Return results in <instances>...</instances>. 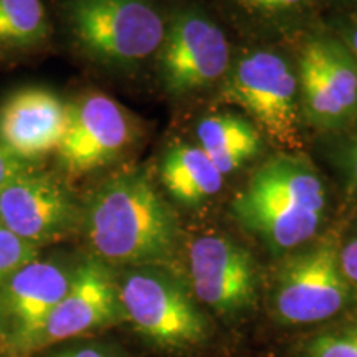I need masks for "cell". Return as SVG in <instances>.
<instances>
[{
    "instance_id": "cell-10",
    "label": "cell",
    "mask_w": 357,
    "mask_h": 357,
    "mask_svg": "<svg viewBox=\"0 0 357 357\" xmlns=\"http://www.w3.org/2000/svg\"><path fill=\"white\" fill-rule=\"evenodd\" d=\"M82 212L68 185L37 166L0 192V223L38 248L68 236L82 223Z\"/></svg>"
},
{
    "instance_id": "cell-13",
    "label": "cell",
    "mask_w": 357,
    "mask_h": 357,
    "mask_svg": "<svg viewBox=\"0 0 357 357\" xmlns=\"http://www.w3.org/2000/svg\"><path fill=\"white\" fill-rule=\"evenodd\" d=\"M70 119V105L45 88H24L0 106V141L17 158L37 166L56 153Z\"/></svg>"
},
{
    "instance_id": "cell-12",
    "label": "cell",
    "mask_w": 357,
    "mask_h": 357,
    "mask_svg": "<svg viewBox=\"0 0 357 357\" xmlns=\"http://www.w3.org/2000/svg\"><path fill=\"white\" fill-rule=\"evenodd\" d=\"M118 316V280L109 265L89 257L73 268L68 291L48 316L35 349L108 326Z\"/></svg>"
},
{
    "instance_id": "cell-25",
    "label": "cell",
    "mask_w": 357,
    "mask_h": 357,
    "mask_svg": "<svg viewBox=\"0 0 357 357\" xmlns=\"http://www.w3.org/2000/svg\"><path fill=\"white\" fill-rule=\"evenodd\" d=\"M319 12H324L326 17L339 15L357 8V0H318Z\"/></svg>"
},
{
    "instance_id": "cell-4",
    "label": "cell",
    "mask_w": 357,
    "mask_h": 357,
    "mask_svg": "<svg viewBox=\"0 0 357 357\" xmlns=\"http://www.w3.org/2000/svg\"><path fill=\"white\" fill-rule=\"evenodd\" d=\"M339 223L284 255L271 288V310L283 324H326L356 310L339 266Z\"/></svg>"
},
{
    "instance_id": "cell-5",
    "label": "cell",
    "mask_w": 357,
    "mask_h": 357,
    "mask_svg": "<svg viewBox=\"0 0 357 357\" xmlns=\"http://www.w3.org/2000/svg\"><path fill=\"white\" fill-rule=\"evenodd\" d=\"M223 98L240 106L275 146L284 151L301 147L298 75L287 56L273 50L240 55L223 78Z\"/></svg>"
},
{
    "instance_id": "cell-15",
    "label": "cell",
    "mask_w": 357,
    "mask_h": 357,
    "mask_svg": "<svg viewBox=\"0 0 357 357\" xmlns=\"http://www.w3.org/2000/svg\"><path fill=\"white\" fill-rule=\"evenodd\" d=\"M160 181L178 204L195 207L215 197L225 177L199 146H172L160 162Z\"/></svg>"
},
{
    "instance_id": "cell-22",
    "label": "cell",
    "mask_w": 357,
    "mask_h": 357,
    "mask_svg": "<svg viewBox=\"0 0 357 357\" xmlns=\"http://www.w3.org/2000/svg\"><path fill=\"white\" fill-rule=\"evenodd\" d=\"M339 266L349 284L357 303V204L349 207V213L339 222Z\"/></svg>"
},
{
    "instance_id": "cell-11",
    "label": "cell",
    "mask_w": 357,
    "mask_h": 357,
    "mask_svg": "<svg viewBox=\"0 0 357 357\" xmlns=\"http://www.w3.org/2000/svg\"><path fill=\"white\" fill-rule=\"evenodd\" d=\"M132 141L134 124L123 106L101 93H89L70 105L58 162L68 176H84L123 155Z\"/></svg>"
},
{
    "instance_id": "cell-24",
    "label": "cell",
    "mask_w": 357,
    "mask_h": 357,
    "mask_svg": "<svg viewBox=\"0 0 357 357\" xmlns=\"http://www.w3.org/2000/svg\"><path fill=\"white\" fill-rule=\"evenodd\" d=\"M32 167L35 166L26 164L22 159L17 158V155L0 141V192L6 189L13 178H17L20 174H24Z\"/></svg>"
},
{
    "instance_id": "cell-17",
    "label": "cell",
    "mask_w": 357,
    "mask_h": 357,
    "mask_svg": "<svg viewBox=\"0 0 357 357\" xmlns=\"http://www.w3.org/2000/svg\"><path fill=\"white\" fill-rule=\"evenodd\" d=\"M223 10L248 29L281 32L314 22L318 0H218Z\"/></svg>"
},
{
    "instance_id": "cell-8",
    "label": "cell",
    "mask_w": 357,
    "mask_h": 357,
    "mask_svg": "<svg viewBox=\"0 0 357 357\" xmlns=\"http://www.w3.org/2000/svg\"><path fill=\"white\" fill-rule=\"evenodd\" d=\"M296 75L303 123L333 136L357 118V61L323 20L303 40Z\"/></svg>"
},
{
    "instance_id": "cell-1",
    "label": "cell",
    "mask_w": 357,
    "mask_h": 357,
    "mask_svg": "<svg viewBox=\"0 0 357 357\" xmlns=\"http://www.w3.org/2000/svg\"><path fill=\"white\" fill-rule=\"evenodd\" d=\"M82 225L93 257L106 265L160 266L181 240L177 215L136 169L109 177L89 195Z\"/></svg>"
},
{
    "instance_id": "cell-26",
    "label": "cell",
    "mask_w": 357,
    "mask_h": 357,
    "mask_svg": "<svg viewBox=\"0 0 357 357\" xmlns=\"http://www.w3.org/2000/svg\"><path fill=\"white\" fill-rule=\"evenodd\" d=\"M52 357H113L108 351L96 346H77L63 349Z\"/></svg>"
},
{
    "instance_id": "cell-21",
    "label": "cell",
    "mask_w": 357,
    "mask_h": 357,
    "mask_svg": "<svg viewBox=\"0 0 357 357\" xmlns=\"http://www.w3.org/2000/svg\"><path fill=\"white\" fill-rule=\"evenodd\" d=\"M38 257V247L20 238L0 223V287L10 276Z\"/></svg>"
},
{
    "instance_id": "cell-16",
    "label": "cell",
    "mask_w": 357,
    "mask_h": 357,
    "mask_svg": "<svg viewBox=\"0 0 357 357\" xmlns=\"http://www.w3.org/2000/svg\"><path fill=\"white\" fill-rule=\"evenodd\" d=\"M199 147L223 177L255 159L263 146L261 132L250 119L235 114H215L197 126Z\"/></svg>"
},
{
    "instance_id": "cell-6",
    "label": "cell",
    "mask_w": 357,
    "mask_h": 357,
    "mask_svg": "<svg viewBox=\"0 0 357 357\" xmlns=\"http://www.w3.org/2000/svg\"><path fill=\"white\" fill-rule=\"evenodd\" d=\"M159 75L172 96H189L222 82L231 65L230 42L215 15L199 0L166 6Z\"/></svg>"
},
{
    "instance_id": "cell-7",
    "label": "cell",
    "mask_w": 357,
    "mask_h": 357,
    "mask_svg": "<svg viewBox=\"0 0 357 357\" xmlns=\"http://www.w3.org/2000/svg\"><path fill=\"white\" fill-rule=\"evenodd\" d=\"M123 316L162 349L185 351L207 341L211 326L184 284L160 266H137L118 280Z\"/></svg>"
},
{
    "instance_id": "cell-19",
    "label": "cell",
    "mask_w": 357,
    "mask_h": 357,
    "mask_svg": "<svg viewBox=\"0 0 357 357\" xmlns=\"http://www.w3.org/2000/svg\"><path fill=\"white\" fill-rule=\"evenodd\" d=\"M298 357H357V307L312 333Z\"/></svg>"
},
{
    "instance_id": "cell-27",
    "label": "cell",
    "mask_w": 357,
    "mask_h": 357,
    "mask_svg": "<svg viewBox=\"0 0 357 357\" xmlns=\"http://www.w3.org/2000/svg\"><path fill=\"white\" fill-rule=\"evenodd\" d=\"M8 329H10V323H8L6 307H3L2 301H0V349H3L7 346H13L12 334Z\"/></svg>"
},
{
    "instance_id": "cell-3",
    "label": "cell",
    "mask_w": 357,
    "mask_h": 357,
    "mask_svg": "<svg viewBox=\"0 0 357 357\" xmlns=\"http://www.w3.org/2000/svg\"><path fill=\"white\" fill-rule=\"evenodd\" d=\"M73 43L88 60L114 71H134L158 55L166 35L160 0H60Z\"/></svg>"
},
{
    "instance_id": "cell-23",
    "label": "cell",
    "mask_w": 357,
    "mask_h": 357,
    "mask_svg": "<svg viewBox=\"0 0 357 357\" xmlns=\"http://www.w3.org/2000/svg\"><path fill=\"white\" fill-rule=\"evenodd\" d=\"M323 22L339 35L357 61V8L339 15L324 17Z\"/></svg>"
},
{
    "instance_id": "cell-20",
    "label": "cell",
    "mask_w": 357,
    "mask_h": 357,
    "mask_svg": "<svg viewBox=\"0 0 357 357\" xmlns=\"http://www.w3.org/2000/svg\"><path fill=\"white\" fill-rule=\"evenodd\" d=\"M334 160L341 176V184L349 200V207L357 204V118L341 132L333 134Z\"/></svg>"
},
{
    "instance_id": "cell-18",
    "label": "cell",
    "mask_w": 357,
    "mask_h": 357,
    "mask_svg": "<svg viewBox=\"0 0 357 357\" xmlns=\"http://www.w3.org/2000/svg\"><path fill=\"white\" fill-rule=\"evenodd\" d=\"M50 37L42 0H0V50L37 48Z\"/></svg>"
},
{
    "instance_id": "cell-2",
    "label": "cell",
    "mask_w": 357,
    "mask_h": 357,
    "mask_svg": "<svg viewBox=\"0 0 357 357\" xmlns=\"http://www.w3.org/2000/svg\"><path fill=\"white\" fill-rule=\"evenodd\" d=\"M231 213L271 253L284 257L329 229L331 192L310 160L284 153L252 174Z\"/></svg>"
},
{
    "instance_id": "cell-9",
    "label": "cell",
    "mask_w": 357,
    "mask_h": 357,
    "mask_svg": "<svg viewBox=\"0 0 357 357\" xmlns=\"http://www.w3.org/2000/svg\"><path fill=\"white\" fill-rule=\"evenodd\" d=\"M192 296L218 314L242 316L258 301L260 276L253 257L225 235L207 234L189 250Z\"/></svg>"
},
{
    "instance_id": "cell-14",
    "label": "cell",
    "mask_w": 357,
    "mask_h": 357,
    "mask_svg": "<svg viewBox=\"0 0 357 357\" xmlns=\"http://www.w3.org/2000/svg\"><path fill=\"white\" fill-rule=\"evenodd\" d=\"M73 270L55 260L35 258L0 287L12 331V344L35 349L48 316L68 291Z\"/></svg>"
}]
</instances>
